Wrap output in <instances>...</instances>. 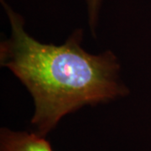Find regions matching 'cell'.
Segmentation results:
<instances>
[{"mask_svg": "<svg viewBox=\"0 0 151 151\" xmlns=\"http://www.w3.org/2000/svg\"><path fill=\"white\" fill-rule=\"evenodd\" d=\"M11 35L0 44V65L13 72L33 97L30 123L46 136L60 119L85 106L108 103L129 93L113 51L98 55L82 48L83 32L76 29L60 45L29 35L24 18L1 0Z\"/></svg>", "mask_w": 151, "mask_h": 151, "instance_id": "1", "label": "cell"}, {"mask_svg": "<svg viewBox=\"0 0 151 151\" xmlns=\"http://www.w3.org/2000/svg\"><path fill=\"white\" fill-rule=\"evenodd\" d=\"M0 151H54L45 137L37 132L0 130Z\"/></svg>", "mask_w": 151, "mask_h": 151, "instance_id": "2", "label": "cell"}, {"mask_svg": "<svg viewBox=\"0 0 151 151\" xmlns=\"http://www.w3.org/2000/svg\"><path fill=\"white\" fill-rule=\"evenodd\" d=\"M88 14V23L91 29V31L95 36V31L97 27L98 18L100 8L102 5L103 0H86Z\"/></svg>", "mask_w": 151, "mask_h": 151, "instance_id": "3", "label": "cell"}]
</instances>
